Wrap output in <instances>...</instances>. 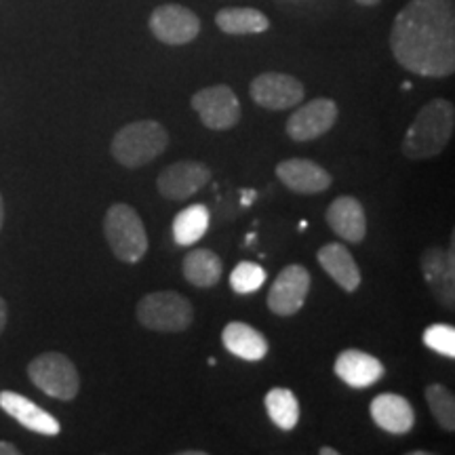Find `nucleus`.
<instances>
[{
    "label": "nucleus",
    "instance_id": "obj_1",
    "mask_svg": "<svg viewBox=\"0 0 455 455\" xmlns=\"http://www.w3.org/2000/svg\"><path fill=\"white\" fill-rule=\"evenodd\" d=\"M390 49L405 70L426 78L455 72L453 0H409L395 17Z\"/></svg>",
    "mask_w": 455,
    "mask_h": 455
},
{
    "label": "nucleus",
    "instance_id": "obj_2",
    "mask_svg": "<svg viewBox=\"0 0 455 455\" xmlns=\"http://www.w3.org/2000/svg\"><path fill=\"white\" fill-rule=\"evenodd\" d=\"M455 131V108L447 100H430L403 138L401 150L411 161L439 156L445 150Z\"/></svg>",
    "mask_w": 455,
    "mask_h": 455
},
{
    "label": "nucleus",
    "instance_id": "obj_3",
    "mask_svg": "<svg viewBox=\"0 0 455 455\" xmlns=\"http://www.w3.org/2000/svg\"><path fill=\"white\" fill-rule=\"evenodd\" d=\"M167 144L169 135L161 123L135 121L116 131L110 150L123 167L138 169L156 161L167 150Z\"/></svg>",
    "mask_w": 455,
    "mask_h": 455
},
{
    "label": "nucleus",
    "instance_id": "obj_4",
    "mask_svg": "<svg viewBox=\"0 0 455 455\" xmlns=\"http://www.w3.org/2000/svg\"><path fill=\"white\" fill-rule=\"evenodd\" d=\"M104 235L112 253L124 264H138L148 253V235L140 213L131 204L116 203L106 212Z\"/></svg>",
    "mask_w": 455,
    "mask_h": 455
},
{
    "label": "nucleus",
    "instance_id": "obj_5",
    "mask_svg": "<svg viewBox=\"0 0 455 455\" xmlns=\"http://www.w3.org/2000/svg\"><path fill=\"white\" fill-rule=\"evenodd\" d=\"M138 321L150 331L180 333L195 321L190 299L178 291L148 293L138 304Z\"/></svg>",
    "mask_w": 455,
    "mask_h": 455
},
{
    "label": "nucleus",
    "instance_id": "obj_6",
    "mask_svg": "<svg viewBox=\"0 0 455 455\" xmlns=\"http://www.w3.org/2000/svg\"><path fill=\"white\" fill-rule=\"evenodd\" d=\"M28 378L38 390L60 401H72L81 390L76 365L61 352H43L28 365Z\"/></svg>",
    "mask_w": 455,
    "mask_h": 455
},
{
    "label": "nucleus",
    "instance_id": "obj_7",
    "mask_svg": "<svg viewBox=\"0 0 455 455\" xmlns=\"http://www.w3.org/2000/svg\"><path fill=\"white\" fill-rule=\"evenodd\" d=\"M192 108L201 123L212 131H228L241 121V101L228 84L204 87L192 95Z\"/></svg>",
    "mask_w": 455,
    "mask_h": 455
},
{
    "label": "nucleus",
    "instance_id": "obj_8",
    "mask_svg": "<svg viewBox=\"0 0 455 455\" xmlns=\"http://www.w3.org/2000/svg\"><path fill=\"white\" fill-rule=\"evenodd\" d=\"M148 26L155 38L171 47L192 43L201 32V20L184 4H161L152 11Z\"/></svg>",
    "mask_w": 455,
    "mask_h": 455
},
{
    "label": "nucleus",
    "instance_id": "obj_9",
    "mask_svg": "<svg viewBox=\"0 0 455 455\" xmlns=\"http://www.w3.org/2000/svg\"><path fill=\"white\" fill-rule=\"evenodd\" d=\"M304 84L291 74L283 72H264L253 78L249 95L255 104L266 110H289L301 104L304 100Z\"/></svg>",
    "mask_w": 455,
    "mask_h": 455
},
{
    "label": "nucleus",
    "instance_id": "obj_10",
    "mask_svg": "<svg viewBox=\"0 0 455 455\" xmlns=\"http://www.w3.org/2000/svg\"><path fill=\"white\" fill-rule=\"evenodd\" d=\"M310 293V272L299 264L287 266L268 291V308L278 316H293Z\"/></svg>",
    "mask_w": 455,
    "mask_h": 455
},
{
    "label": "nucleus",
    "instance_id": "obj_11",
    "mask_svg": "<svg viewBox=\"0 0 455 455\" xmlns=\"http://www.w3.org/2000/svg\"><path fill=\"white\" fill-rule=\"evenodd\" d=\"M212 180V169L201 161H180L161 171L156 188L167 201H186Z\"/></svg>",
    "mask_w": 455,
    "mask_h": 455
},
{
    "label": "nucleus",
    "instance_id": "obj_12",
    "mask_svg": "<svg viewBox=\"0 0 455 455\" xmlns=\"http://www.w3.org/2000/svg\"><path fill=\"white\" fill-rule=\"evenodd\" d=\"M338 104L333 100L318 98L295 110L287 121V135L293 141H312L325 135L338 121Z\"/></svg>",
    "mask_w": 455,
    "mask_h": 455
},
{
    "label": "nucleus",
    "instance_id": "obj_13",
    "mask_svg": "<svg viewBox=\"0 0 455 455\" xmlns=\"http://www.w3.org/2000/svg\"><path fill=\"white\" fill-rule=\"evenodd\" d=\"M426 284L430 287L432 295L445 308L455 306V255L453 247H428L419 259Z\"/></svg>",
    "mask_w": 455,
    "mask_h": 455
},
{
    "label": "nucleus",
    "instance_id": "obj_14",
    "mask_svg": "<svg viewBox=\"0 0 455 455\" xmlns=\"http://www.w3.org/2000/svg\"><path fill=\"white\" fill-rule=\"evenodd\" d=\"M276 178L295 195H318L329 190L333 178L321 164L308 158H287L276 164Z\"/></svg>",
    "mask_w": 455,
    "mask_h": 455
},
{
    "label": "nucleus",
    "instance_id": "obj_15",
    "mask_svg": "<svg viewBox=\"0 0 455 455\" xmlns=\"http://www.w3.org/2000/svg\"><path fill=\"white\" fill-rule=\"evenodd\" d=\"M0 409L13 418L15 422H20L24 428L36 435L44 436H57L60 435L61 426L49 411H44L43 407H38L36 403H32L30 398L17 395V392L3 390L0 392Z\"/></svg>",
    "mask_w": 455,
    "mask_h": 455
},
{
    "label": "nucleus",
    "instance_id": "obj_16",
    "mask_svg": "<svg viewBox=\"0 0 455 455\" xmlns=\"http://www.w3.org/2000/svg\"><path fill=\"white\" fill-rule=\"evenodd\" d=\"M335 375L350 388H369L384 378V365L379 358L363 350H344L335 358Z\"/></svg>",
    "mask_w": 455,
    "mask_h": 455
},
{
    "label": "nucleus",
    "instance_id": "obj_17",
    "mask_svg": "<svg viewBox=\"0 0 455 455\" xmlns=\"http://www.w3.org/2000/svg\"><path fill=\"white\" fill-rule=\"evenodd\" d=\"M327 224L346 243H361L367 236L365 209L355 196H339L329 204Z\"/></svg>",
    "mask_w": 455,
    "mask_h": 455
},
{
    "label": "nucleus",
    "instance_id": "obj_18",
    "mask_svg": "<svg viewBox=\"0 0 455 455\" xmlns=\"http://www.w3.org/2000/svg\"><path fill=\"white\" fill-rule=\"evenodd\" d=\"M369 409H371L373 422L390 435H407L415 424L411 403L401 395L386 392V395L375 396Z\"/></svg>",
    "mask_w": 455,
    "mask_h": 455
},
{
    "label": "nucleus",
    "instance_id": "obj_19",
    "mask_svg": "<svg viewBox=\"0 0 455 455\" xmlns=\"http://www.w3.org/2000/svg\"><path fill=\"white\" fill-rule=\"evenodd\" d=\"M318 264L321 268L327 272L329 276L333 278L335 283L339 284L344 291H356L358 284H361V270H358L355 258L346 249V244L339 243H329L323 244L316 253Z\"/></svg>",
    "mask_w": 455,
    "mask_h": 455
},
{
    "label": "nucleus",
    "instance_id": "obj_20",
    "mask_svg": "<svg viewBox=\"0 0 455 455\" xmlns=\"http://www.w3.org/2000/svg\"><path fill=\"white\" fill-rule=\"evenodd\" d=\"M221 341H224L228 352L249 363L261 361L268 355V341H266L264 335L241 321L228 323L224 333H221Z\"/></svg>",
    "mask_w": 455,
    "mask_h": 455
},
{
    "label": "nucleus",
    "instance_id": "obj_21",
    "mask_svg": "<svg viewBox=\"0 0 455 455\" xmlns=\"http://www.w3.org/2000/svg\"><path fill=\"white\" fill-rule=\"evenodd\" d=\"M181 272H184L186 281L195 284V287L212 289L220 283L224 264H221L220 255L213 253L212 249H192L184 258Z\"/></svg>",
    "mask_w": 455,
    "mask_h": 455
},
{
    "label": "nucleus",
    "instance_id": "obj_22",
    "mask_svg": "<svg viewBox=\"0 0 455 455\" xmlns=\"http://www.w3.org/2000/svg\"><path fill=\"white\" fill-rule=\"evenodd\" d=\"M215 24L221 32L232 36H244V34H261L270 28V20L261 11L251 7L221 9L215 15Z\"/></svg>",
    "mask_w": 455,
    "mask_h": 455
},
{
    "label": "nucleus",
    "instance_id": "obj_23",
    "mask_svg": "<svg viewBox=\"0 0 455 455\" xmlns=\"http://www.w3.org/2000/svg\"><path fill=\"white\" fill-rule=\"evenodd\" d=\"M209 221V209L204 204H192L186 207L184 212H180L173 220V238L180 247H190L196 244L201 238L207 235Z\"/></svg>",
    "mask_w": 455,
    "mask_h": 455
},
{
    "label": "nucleus",
    "instance_id": "obj_24",
    "mask_svg": "<svg viewBox=\"0 0 455 455\" xmlns=\"http://www.w3.org/2000/svg\"><path fill=\"white\" fill-rule=\"evenodd\" d=\"M266 411L278 428L289 432L299 422V401L291 390L287 388H272L266 395Z\"/></svg>",
    "mask_w": 455,
    "mask_h": 455
},
{
    "label": "nucleus",
    "instance_id": "obj_25",
    "mask_svg": "<svg viewBox=\"0 0 455 455\" xmlns=\"http://www.w3.org/2000/svg\"><path fill=\"white\" fill-rule=\"evenodd\" d=\"M426 403H428L430 413L435 415L436 424L443 430L453 432L455 430V398L453 392L447 390L441 384L426 386Z\"/></svg>",
    "mask_w": 455,
    "mask_h": 455
},
{
    "label": "nucleus",
    "instance_id": "obj_26",
    "mask_svg": "<svg viewBox=\"0 0 455 455\" xmlns=\"http://www.w3.org/2000/svg\"><path fill=\"white\" fill-rule=\"evenodd\" d=\"M266 283V270L255 261H241L230 275V287L238 295H247L261 289Z\"/></svg>",
    "mask_w": 455,
    "mask_h": 455
},
{
    "label": "nucleus",
    "instance_id": "obj_27",
    "mask_svg": "<svg viewBox=\"0 0 455 455\" xmlns=\"http://www.w3.org/2000/svg\"><path fill=\"white\" fill-rule=\"evenodd\" d=\"M424 344L443 356H455V329L451 325H430L424 331Z\"/></svg>",
    "mask_w": 455,
    "mask_h": 455
},
{
    "label": "nucleus",
    "instance_id": "obj_28",
    "mask_svg": "<svg viewBox=\"0 0 455 455\" xmlns=\"http://www.w3.org/2000/svg\"><path fill=\"white\" fill-rule=\"evenodd\" d=\"M7 318H9V312H7V301L0 298V333L4 331V327H7Z\"/></svg>",
    "mask_w": 455,
    "mask_h": 455
},
{
    "label": "nucleus",
    "instance_id": "obj_29",
    "mask_svg": "<svg viewBox=\"0 0 455 455\" xmlns=\"http://www.w3.org/2000/svg\"><path fill=\"white\" fill-rule=\"evenodd\" d=\"M0 455H20V449H17L13 443L0 441Z\"/></svg>",
    "mask_w": 455,
    "mask_h": 455
},
{
    "label": "nucleus",
    "instance_id": "obj_30",
    "mask_svg": "<svg viewBox=\"0 0 455 455\" xmlns=\"http://www.w3.org/2000/svg\"><path fill=\"white\" fill-rule=\"evenodd\" d=\"M255 198H258V195H255L253 190H247V192H243V204L244 207H249V204H251Z\"/></svg>",
    "mask_w": 455,
    "mask_h": 455
},
{
    "label": "nucleus",
    "instance_id": "obj_31",
    "mask_svg": "<svg viewBox=\"0 0 455 455\" xmlns=\"http://www.w3.org/2000/svg\"><path fill=\"white\" fill-rule=\"evenodd\" d=\"M3 224H4V203H3V196H0V230H3Z\"/></svg>",
    "mask_w": 455,
    "mask_h": 455
},
{
    "label": "nucleus",
    "instance_id": "obj_32",
    "mask_svg": "<svg viewBox=\"0 0 455 455\" xmlns=\"http://www.w3.org/2000/svg\"><path fill=\"white\" fill-rule=\"evenodd\" d=\"M321 455H338V451H335V449H331V447H321V451H318Z\"/></svg>",
    "mask_w": 455,
    "mask_h": 455
},
{
    "label": "nucleus",
    "instance_id": "obj_33",
    "mask_svg": "<svg viewBox=\"0 0 455 455\" xmlns=\"http://www.w3.org/2000/svg\"><path fill=\"white\" fill-rule=\"evenodd\" d=\"M358 4H365V7H373V4H378L379 0H356Z\"/></svg>",
    "mask_w": 455,
    "mask_h": 455
},
{
    "label": "nucleus",
    "instance_id": "obj_34",
    "mask_svg": "<svg viewBox=\"0 0 455 455\" xmlns=\"http://www.w3.org/2000/svg\"><path fill=\"white\" fill-rule=\"evenodd\" d=\"M184 455H203V451H184Z\"/></svg>",
    "mask_w": 455,
    "mask_h": 455
}]
</instances>
